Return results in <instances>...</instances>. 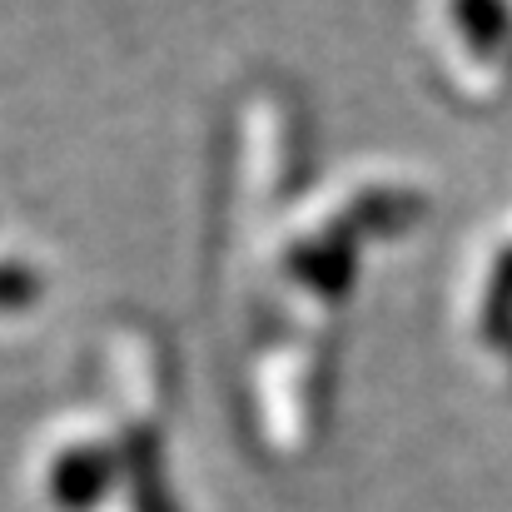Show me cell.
Wrapping results in <instances>:
<instances>
[{"instance_id":"6da1fadb","label":"cell","mask_w":512,"mask_h":512,"mask_svg":"<svg viewBox=\"0 0 512 512\" xmlns=\"http://www.w3.org/2000/svg\"><path fill=\"white\" fill-rule=\"evenodd\" d=\"M448 40V75L468 90H508L512 80V0H438Z\"/></svg>"}]
</instances>
